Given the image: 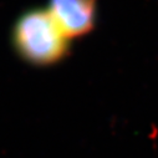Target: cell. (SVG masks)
<instances>
[{"label": "cell", "instance_id": "cell-1", "mask_svg": "<svg viewBox=\"0 0 158 158\" xmlns=\"http://www.w3.org/2000/svg\"><path fill=\"white\" fill-rule=\"evenodd\" d=\"M70 41L44 8H31L20 14L11 30V43L16 54L36 67L61 62L70 52Z\"/></svg>", "mask_w": 158, "mask_h": 158}, {"label": "cell", "instance_id": "cell-2", "mask_svg": "<svg viewBox=\"0 0 158 158\" xmlns=\"http://www.w3.org/2000/svg\"><path fill=\"white\" fill-rule=\"evenodd\" d=\"M48 10L70 39L89 35L97 16V0H49Z\"/></svg>", "mask_w": 158, "mask_h": 158}]
</instances>
